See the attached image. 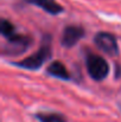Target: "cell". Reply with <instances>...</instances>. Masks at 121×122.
Masks as SVG:
<instances>
[{"label":"cell","mask_w":121,"mask_h":122,"mask_svg":"<svg viewBox=\"0 0 121 122\" xmlns=\"http://www.w3.org/2000/svg\"><path fill=\"white\" fill-rule=\"evenodd\" d=\"M0 31H1V35L7 39L12 36H14L17 33V30H16V26L7 19L2 18L1 19V24H0Z\"/></svg>","instance_id":"9c48e42d"},{"label":"cell","mask_w":121,"mask_h":122,"mask_svg":"<svg viewBox=\"0 0 121 122\" xmlns=\"http://www.w3.org/2000/svg\"><path fill=\"white\" fill-rule=\"evenodd\" d=\"M33 44V38L30 35L16 33L14 36L6 39V43L2 45L1 53L4 56H19L26 52Z\"/></svg>","instance_id":"7a4b0ae2"},{"label":"cell","mask_w":121,"mask_h":122,"mask_svg":"<svg viewBox=\"0 0 121 122\" xmlns=\"http://www.w3.org/2000/svg\"><path fill=\"white\" fill-rule=\"evenodd\" d=\"M94 44L96 47L105 52L108 56H116L119 55V45H118V39L116 37L110 33V32H97L94 37Z\"/></svg>","instance_id":"277c9868"},{"label":"cell","mask_w":121,"mask_h":122,"mask_svg":"<svg viewBox=\"0 0 121 122\" xmlns=\"http://www.w3.org/2000/svg\"><path fill=\"white\" fill-rule=\"evenodd\" d=\"M46 75L62 80V81H70L71 80V75L68 71V69L65 68V65L63 64V62L61 61H53L52 63L49 64V66L46 68Z\"/></svg>","instance_id":"8992f818"},{"label":"cell","mask_w":121,"mask_h":122,"mask_svg":"<svg viewBox=\"0 0 121 122\" xmlns=\"http://www.w3.org/2000/svg\"><path fill=\"white\" fill-rule=\"evenodd\" d=\"M35 119H37L39 122H68V119L59 113L56 112H40L33 115Z\"/></svg>","instance_id":"ba28073f"},{"label":"cell","mask_w":121,"mask_h":122,"mask_svg":"<svg viewBox=\"0 0 121 122\" xmlns=\"http://www.w3.org/2000/svg\"><path fill=\"white\" fill-rule=\"evenodd\" d=\"M85 36V30L80 25H68L63 29L61 44L62 46L70 49L74 47Z\"/></svg>","instance_id":"5b68a950"},{"label":"cell","mask_w":121,"mask_h":122,"mask_svg":"<svg viewBox=\"0 0 121 122\" xmlns=\"http://www.w3.org/2000/svg\"><path fill=\"white\" fill-rule=\"evenodd\" d=\"M115 66H116V71H115V74H116V75H115V77H116V78H119V77H120V75H121L120 65H119V64H116Z\"/></svg>","instance_id":"30bf717a"},{"label":"cell","mask_w":121,"mask_h":122,"mask_svg":"<svg viewBox=\"0 0 121 122\" xmlns=\"http://www.w3.org/2000/svg\"><path fill=\"white\" fill-rule=\"evenodd\" d=\"M52 50H51V37L47 35L44 37V41L42 43V46L31 56L19 61V62H11L13 66L25 69V70H38L43 66L45 62H47L51 58Z\"/></svg>","instance_id":"6da1fadb"},{"label":"cell","mask_w":121,"mask_h":122,"mask_svg":"<svg viewBox=\"0 0 121 122\" xmlns=\"http://www.w3.org/2000/svg\"><path fill=\"white\" fill-rule=\"evenodd\" d=\"M24 1L26 4L38 6L43 11H45L46 13L52 14V15H57V14H61V13L64 12L63 6H61L55 0H24Z\"/></svg>","instance_id":"52a82bcc"},{"label":"cell","mask_w":121,"mask_h":122,"mask_svg":"<svg viewBox=\"0 0 121 122\" xmlns=\"http://www.w3.org/2000/svg\"><path fill=\"white\" fill-rule=\"evenodd\" d=\"M85 68L89 76L96 82H102L109 74L108 62L96 53H88L85 57Z\"/></svg>","instance_id":"3957f363"}]
</instances>
